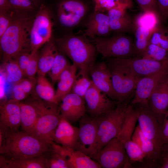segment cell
<instances>
[{
  "label": "cell",
  "instance_id": "cell-1",
  "mask_svg": "<svg viewBox=\"0 0 168 168\" xmlns=\"http://www.w3.org/2000/svg\"><path fill=\"white\" fill-rule=\"evenodd\" d=\"M33 19L25 15H16L9 26L0 37L4 61L16 59L24 53H31L30 33Z\"/></svg>",
  "mask_w": 168,
  "mask_h": 168
},
{
  "label": "cell",
  "instance_id": "cell-2",
  "mask_svg": "<svg viewBox=\"0 0 168 168\" xmlns=\"http://www.w3.org/2000/svg\"><path fill=\"white\" fill-rule=\"evenodd\" d=\"M49 146L28 133L9 129L0 153L10 159H27L41 156L49 150Z\"/></svg>",
  "mask_w": 168,
  "mask_h": 168
},
{
  "label": "cell",
  "instance_id": "cell-3",
  "mask_svg": "<svg viewBox=\"0 0 168 168\" xmlns=\"http://www.w3.org/2000/svg\"><path fill=\"white\" fill-rule=\"evenodd\" d=\"M55 42L59 51L68 56L78 68L89 74L95 63V46L84 36L71 34L56 39Z\"/></svg>",
  "mask_w": 168,
  "mask_h": 168
},
{
  "label": "cell",
  "instance_id": "cell-4",
  "mask_svg": "<svg viewBox=\"0 0 168 168\" xmlns=\"http://www.w3.org/2000/svg\"><path fill=\"white\" fill-rule=\"evenodd\" d=\"M132 96L124 101L118 102L114 109L97 117V147L96 152L92 157L109 141L117 136L123 126L127 114L128 107Z\"/></svg>",
  "mask_w": 168,
  "mask_h": 168
},
{
  "label": "cell",
  "instance_id": "cell-5",
  "mask_svg": "<svg viewBox=\"0 0 168 168\" xmlns=\"http://www.w3.org/2000/svg\"><path fill=\"white\" fill-rule=\"evenodd\" d=\"M114 90L118 102L124 101L134 95L141 78L117 61L115 58H106Z\"/></svg>",
  "mask_w": 168,
  "mask_h": 168
},
{
  "label": "cell",
  "instance_id": "cell-6",
  "mask_svg": "<svg viewBox=\"0 0 168 168\" xmlns=\"http://www.w3.org/2000/svg\"><path fill=\"white\" fill-rule=\"evenodd\" d=\"M94 39L96 51L105 58L127 59L135 57L134 42L131 37L120 34Z\"/></svg>",
  "mask_w": 168,
  "mask_h": 168
},
{
  "label": "cell",
  "instance_id": "cell-7",
  "mask_svg": "<svg viewBox=\"0 0 168 168\" xmlns=\"http://www.w3.org/2000/svg\"><path fill=\"white\" fill-rule=\"evenodd\" d=\"M58 104L48 102L32 128L27 133L49 146L52 144L61 116Z\"/></svg>",
  "mask_w": 168,
  "mask_h": 168
},
{
  "label": "cell",
  "instance_id": "cell-8",
  "mask_svg": "<svg viewBox=\"0 0 168 168\" xmlns=\"http://www.w3.org/2000/svg\"><path fill=\"white\" fill-rule=\"evenodd\" d=\"M49 9L42 4L33 21L30 33L31 53L34 54L52 38L53 23Z\"/></svg>",
  "mask_w": 168,
  "mask_h": 168
},
{
  "label": "cell",
  "instance_id": "cell-9",
  "mask_svg": "<svg viewBox=\"0 0 168 168\" xmlns=\"http://www.w3.org/2000/svg\"><path fill=\"white\" fill-rule=\"evenodd\" d=\"M101 168H126L128 156L124 145L117 137L107 143L91 158Z\"/></svg>",
  "mask_w": 168,
  "mask_h": 168
},
{
  "label": "cell",
  "instance_id": "cell-10",
  "mask_svg": "<svg viewBox=\"0 0 168 168\" xmlns=\"http://www.w3.org/2000/svg\"><path fill=\"white\" fill-rule=\"evenodd\" d=\"M137 105L138 125L144 135L152 142L161 156L163 147L161 137V125L148 104Z\"/></svg>",
  "mask_w": 168,
  "mask_h": 168
},
{
  "label": "cell",
  "instance_id": "cell-11",
  "mask_svg": "<svg viewBox=\"0 0 168 168\" xmlns=\"http://www.w3.org/2000/svg\"><path fill=\"white\" fill-rule=\"evenodd\" d=\"M97 131V117L85 114L80 119L76 150L91 158L96 149Z\"/></svg>",
  "mask_w": 168,
  "mask_h": 168
},
{
  "label": "cell",
  "instance_id": "cell-12",
  "mask_svg": "<svg viewBox=\"0 0 168 168\" xmlns=\"http://www.w3.org/2000/svg\"><path fill=\"white\" fill-rule=\"evenodd\" d=\"M86 111L90 115L97 117L114 109L118 102L101 91L93 83L84 97Z\"/></svg>",
  "mask_w": 168,
  "mask_h": 168
},
{
  "label": "cell",
  "instance_id": "cell-13",
  "mask_svg": "<svg viewBox=\"0 0 168 168\" xmlns=\"http://www.w3.org/2000/svg\"><path fill=\"white\" fill-rule=\"evenodd\" d=\"M87 11V6L81 0H64L58 7L59 22L65 27H74L79 23Z\"/></svg>",
  "mask_w": 168,
  "mask_h": 168
},
{
  "label": "cell",
  "instance_id": "cell-14",
  "mask_svg": "<svg viewBox=\"0 0 168 168\" xmlns=\"http://www.w3.org/2000/svg\"><path fill=\"white\" fill-rule=\"evenodd\" d=\"M115 58L119 63L140 78L157 72L168 66V57L161 61L137 57L127 59Z\"/></svg>",
  "mask_w": 168,
  "mask_h": 168
},
{
  "label": "cell",
  "instance_id": "cell-15",
  "mask_svg": "<svg viewBox=\"0 0 168 168\" xmlns=\"http://www.w3.org/2000/svg\"><path fill=\"white\" fill-rule=\"evenodd\" d=\"M168 77V66L152 74L141 78L138 81L131 104H148V99L157 85Z\"/></svg>",
  "mask_w": 168,
  "mask_h": 168
},
{
  "label": "cell",
  "instance_id": "cell-16",
  "mask_svg": "<svg viewBox=\"0 0 168 168\" xmlns=\"http://www.w3.org/2000/svg\"><path fill=\"white\" fill-rule=\"evenodd\" d=\"M50 149L62 157L70 168H101L99 164L83 153L72 148L57 144L54 142Z\"/></svg>",
  "mask_w": 168,
  "mask_h": 168
},
{
  "label": "cell",
  "instance_id": "cell-17",
  "mask_svg": "<svg viewBox=\"0 0 168 168\" xmlns=\"http://www.w3.org/2000/svg\"><path fill=\"white\" fill-rule=\"evenodd\" d=\"M59 106L61 117L70 123L75 122L85 114L86 109L84 98L71 92L61 100Z\"/></svg>",
  "mask_w": 168,
  "mask_h": 168
},
{
  "label": "cell",
  "instance_id": "cell-18",
  "mask_svg": "<svg viewBox=\"0 0 168 168\" xmlns=\"http://www.w3.org/2000/svg\"><path fill=\"white\" fill-rule=\"evenodd\" d=\"M89 75L98 88L111 99L117 101L110 73L105 62L95 63L90 69Z\"/></svg>",
  "mask_w": 168,
  "mask_h": 168
},
{
  "label": "cell",
  "instance_id": "cell-19",
  "mask_svg": "<svg viewBox=\"0 0 168 168\" xmlns=\"http://www.w3.org/2000/svg\"><path fill=\"white\" fill-rule=\"evenodd\" d=\"M148 105L161 124L168 109V77L155 88L148 99Z\"/></svg>",
  "mask_w": 168,
  "mask_h": 168
},
{
  "label": "cell",
  "instance_id": "cell-20",
  "mask_svg": "<svg viewBox=\"0 0 168 168\" xmlns=\"http://www.w3.org/2000/svg\"><path fill=\"white\" fill-rule=\"evenodd\" d=\"M48 102L36 98L28 101L20 102L22 131L28 132L32 128Z\"/></svg>",
  "mask_w": 168,
  "mask_h": 168
},
{
  "label": "cell",
  "instance_id": "cell-21",
  "mask_svg": "<svg viewBox=\"0 0 168 168\" xmlns=\"http://www.w3.org/2000/svg\"><path fill=\"white\" fill-rule=\"evenodd\" d=\"M127 4L122 3L108 11L111 31L130 32L134 31L133 22L126 12Z\"/></svg>",
  "mask_w": 168,
  "mask_h": 168
},
{
  "label": "cell",
  "instance_id": "cell-22",
  "mask_svg": "<svg viewBox=\"0 0 168 168\" xmlns=\"http://www.w3.org/2000/svg\"><path fill=\"white\" fill-rule=\"evenodd\" d=\"M79 128L61 117L55 130L53 141L58 144L76 150L78 139Z\"/></svg>",
  "mask_w": 168,
  "mask_h": 168
},
{
  "label": "cell",
  "instance_id": "cell-23",
  "mask_svg": "<svg viewBox=\"0 0 168 168\" xmlns=\"http://www.w3.org/2000/svg\"><path fill=\"white\" fill-rule=\"evenodd\" d=\"M20 103L12 99L0 106V123L13 131H18L21 126Z\"/></svg>",
  "mask_w": 168,
  "mask_h": 168
},
{
  "label": "cell",
  "instance_id": "cell-24",
  "mask_svg": "<svg viewBox=\"0 0 168 168\" xmlns=\"http://www.w3.org/2000/svg\"><path fill=\"white\" fill-rule=\"evenodd\" d=\"M132 139L143 153L147 163L146 168L155 167L161 156L152 142L144 135L138 125L135 128Z\"/></svg>",
  "mask_w": 168,
  "mask_h": 168
},
{
  "label": "cell",
  "instance_id": "cell-25",
  "mask_svg": "<svg viewBox=\"0 0 168 168\" xmlns=\"http://www.w3.org/2000/svg\"><path fill=\"white\" fill-rule=\"evenodd\" d=\"M86 27L84 36L94 39L105 36L111 31L108 16L102 12H94L89 17Z\"/></svg>",
  "mask_w": 168,
  "mask_h": 168
},
{
  "label": "cell",
  "instance_id": "cell-26",
  "mask_svg": "<svg viewBox=\"0 0 168 168\" xmlns=\"http://www.w3.org/2000/svg\"><path fill=\"white\" fill-rule=\"evenodd\" d=\"M78 68L75 65L71 64L60 75L55 91L56 104H58L66 95L71 92Z\"/></svg>",
  "mask_w": 168,
  "mask_h": 168
},
{
  "label": "cell",
  "instance_id": "cell-27",
  "mask_svg": "<svg viewBox=\"0 0 168 168\" xmlns=\"http://www.w3.org/2000/svg\"><path fill=\"white\" fill-rule=\"evenodd\" d=\"M58 52L55 40L52 38L46 42L40 51L37 73L45 76L50 71Z\"/></svg>",
  "mask_w": 168,
  "mask_h": 168
},
{
  "label": "cell",
  "instance_id": "cell-28",
  "mask_svg": "<svg viewBox=\"0 0 168 168\" xmlns=\"http://www.w3.org/2000/svg\"><path fill=\"white\" fill-rule=\"evenodd\" d=\"M44 154L36 157L10 159L0 156V168H47Z\"/></svg>",
  "mask_w": 168,
  "mask_h": 168
},
{
  "label": "cell",
  "instance_id": "cell-29",
  "mask_svg": "<svg viewBox=\"0 0 168 168\" xmlns=\"http://www.w3.org/2000/svg\"><path fill=\"white\" fill-rule=\"evenodd\" d=\"M155 30H150L140 26L134 25L135 57L142 58L149 44L152 34Z\"/></svg>",
  "mask_w": 168,
  "mask_h": 168
},
{
  "label": "cell",
  "instance_id": "cell-30",
  "mask_svg": "<svg viewBox=\"0 0 168 168\" xmlns=\"http://www.w3.org/2000/svg\"><path fill=\"white\" fill-rule=\"evenodd\" d=\"M35 87V92L39 99L47 102L56 103L55 92L45 76L38 75L36 79Z\"/></svg>",
  "mask_w": 168,
  "mask_h": 168
},
{
  "label": "cell",
  "instance_id": "cell-31",
  "mask_svg": "<svg viewBox=\"0 0 168 168\" xmlns=\"http://www.w3.org/2000/svg\"><path fill=\"white\" fill-rule=\"evenodd\" d=\"M92 83L88 73L79 69L76 75L71 92L84 98L87 91Z\"/></svg>",
  "mask_w": 168,
  "mask_h": 168
},
{
  "label": "cell",
  "instance_id": "cell-32",
  "mask_svg": "<svg viewBox=\"0 0 168 168\" xmlns=\"http://www.w3.org/2000/svg\"><path fill=\"white\" fill-rule=\"evenodd\" d=\"M162 22L160 17L156 14L151 12H143L137 16L133 24L153 30Z\"/></svg>",
  "mask_w": 168,
  "mask_h": 168
},
{
  "label": "cell",
  "instance_id": "cell-33",
  "mask_svg": "<svg viewBox=\"0 0 168 168\" xmlns=\"http://www.w3.org/2000/svg\"><path fill=\"white\" fill-rule=\"evenodd\" d=\"M71 64L65 55L58 52L48 73L53 82L58 81L62 72Z\"/></svg>",
  "mask_w": 168,
  "mask_h": 168
},
{
  "label": "cell",
  "instance_id": "cell-34",
  "mask_svg": "<svg viewBox=\"0 0 168 168\" xmlns=\"http://www.w3.org/2000/svg\"><path fill=\"white\" fill-rule=\"evenodd\" d=\"M4 65L6 78L8 82L15 83L25 76L16 59H12L4 61Z\"/></svg>",
  "mask_w": 168,
  "mask_h": 168
},
{
  "label": "cell",
  "instance_id": "cell-35",
  "mask_svg": "<svg viewBox=\"0 0 168 168\" xmlns=\"http://www.w3.org/2000/svg\"><path fill=\"white\" fill-rule=\"evenodd\" d=\"M161 24L153 32L149 43L157 45L168 51V29Z\"/></svg>",
  "mask_w": 168,
  "mask_h": 168
},
{
  "label": "cell",
  "instance_id": "cell-36",
  "mask_svg": "<svg viewBox=\"0 0 168 168\" xmlns=\"http://www.w3.org/2000/svg\"><path fill=\"white\" fill-rule=\"evenodd\" d=\"M168 57V51L161 47L150 43L142 58L157 61H163Z\"/></svg>",
  "mask_w": 168,
  "mask_h": 168
},
{
  "label": "cell",
  "instance_id": "cell-37",
  "mask_svg": "<svg viewBox=\"0 0 168 168\" xmlns=\"http://www.w3.org/2000/svg\"><path fill=\"white\" fill-rule=\"evenodd\" d=\"M44 155L47 168H70L62 157L50 149Z\"/></svg>",
  "mask_w": 168,
  "mask_h": 168
},
{
  "label": "cell",
  "instance_id": "cell-38",
  "mask_svg": "<svg viewBox=\"0 0 168 168\" xmlns=\"http://www.w3.org/2000/svg\"><path fill=\"white\" fill-rule=\"evenodd\" d=\"M94 12H102L108 11L119 4L125 3L123 0H93Z\"/></svg>",
  "mask_w": 168,
  "mask_h": 168
},
{
  "label": "cell",
  "instance_id": "cell-39",
  "mask_svg": "<svg viewBox=\"0 0 168 168\" xmlns=\"http://www.w3.org/2000/svg\"><path fill=\"white\" fill-rule=\"evenodd\" d=\"M39 53L38 50L34 54L31 53L32 56L25 73V75L28 78L33 81H36L35 76L38 71Z\"/></svg>",
  "mask_w": 168,
  "mask_h": 168
},
{
  "label": "cell",
  "instance_id": "cell-40",
  "mask_svg": "<svg viewBox=\"0 0 168 168\" xmlns=\"http://www.w3.org/2000/svg\"><path fill=\"white\" fill-rule=\"evenodd\" d=\"M16 15L11 11H0V37L9 26Z\"/></svg>",
  "mask_w": 168,
  "mask_h": 168
},
{
  "label": "cell",
  "instance_id": "cell-41",
  "mask_svg": "<svg viewBox=\"0 0 168 168\" xmlns=\"http://www.w3.org/2000/svg\"><path fill=\"white\" fill-rule=\"evenodd\" d=\"M136 1L143 12H152L160 16L157 0H136Z\"/></svg>",
  "mask_w": 168,
  "mask_h": 168
},
{
  "label": "cell",
  "instance_id": "cell-42",
  "mask_svg": "<svg viewBox=\"0 0 168 168\" xmlns=\"http://www.w3.org/2000/svg\"><path fill=\"white\" fill-rule=\"evenodd\" d=\"M12 9L16 11H30L34 9L33 1L31 0H9Z\"/></svg>",
  "mask_w": 168,
  "mask_h": 168
},
{
  "label": "cell",
  "instance_id": "cell-43",
  "mask_svg": "<svg viewBox=\"0 0 168 168\" xmlns=\"http://www.w3.org/2000/svg\"><path fill=\"white\" fill-rule=\"evenodd\" d=\"M31 56L32 54L30 53L25 52L19 55L16 59L19 66L22 71L25 75L26 69Z\"/></svg>",
  "mask_w": 168,
  "mask_h": 168
},
{
  "label": "cell",
  "instance_id": "cell-44",
  "mask_svg": "<svg viewBox=\"0 0 168 168\" xmlns=\"http://www.w3.org/2000/svg\"><path fill=\"white\" fill-rule=\"evenodd\" d=\"M161 137L163 146L168 143V109L164 115L161 125Z\"/></svg>",
  "mask_w": 168,
  "mask_h": 168
},
{
  "label": "cell",
  "instance_id": "cell-45",
  "mask_svg": "<svg viewBox=\"0 0 168 168\" xmlns=\"http://www.w3.org/2000/svg\"><path fill=\"white\" fill-rule=\"evenodd\" d=\"M35 81L29 78H22L17 82L22 90L28 95L30 94L35 87Z\"/></svg>",
  "mask_w": 168,
  "mask_h": 168
},
{
  "label": "cell",
  "instance_id": "cell-46",
  "mask_svg": "<svg viewBox=\"0 0 168 168\" xmlns=\"http://www.w3.org/2000/svg\"><path fill=\"white\" fill-rule=\"evenodd\" d=\"M159 12L162 22H166L168 19V0H157Z\"/></svg>",
  "mask_w": 168,
  "mask_h": 168
},
{
  "label": "cell",
  "instance_id": "cell-47",
  "mask_svg": "<svg viewBox=\"0 0 168 168\" xmlns=\"http://www.w3.org/2000/svg\"><path fill=\"white\" fill-rule=\"evenodd\" d=\"M12 92L13 99L19 101L25 99L28 96L24 92L17 82L15 83L12 88Z\"/></svg>",
  "mask_w": 168,
  "mask_h": 168
},
{
  "label": "cell",
  "instance_id": "cell-48",
  "mask_svg": "<svg viewBox=\"0 0 168 168\" xmlns=\"http://www.w3.org/2000/svg\"><path fill=\"white\" fill-rule=\"evenodd\" d=\"M12 9L9 0H0V11H8Z\"/></svg>",
  "mask_w": 168,
  "mask_h": 168
},
{
  "label": "cell",
  "instance_id": "cell-49",
  "mask_svg": "<svg viewBox=\"0 0 168 168\" xmlns=\"http://www.w3.org/2000/svg\"><path fill=\"white\" fill-rule=\"evenodd\" d=\"M157 161H159L160 164L159 168H168V156L164 155L159 158Z\"/></svg>",
  "mask_w": 168,
  "mask_h": 168
},
{
  "label": "cell",
  "instance_id": "cell-50",
  "mask_svg": "<svg viewBox=\"0 0 168 168\" xmlns=\"http://www.w3.org/2000/svg\"><path fill=\"white\" fill-rule=\"evenodd\" d=\"M164 155L165 156H168V149L166 153V154H165V155Z\"/></svg>",
  "mask_w": 168,
  "mask_h": 168
},
{
  "label": "cell",
  "instance_id": "cell-51",
  "mask_svg": "<svg viewBox=\"0 0 168 168\" xmlns=\"http://www.w3.org/2000/svg\"><path fill=\"white\" fill-rule=\"evenodd\" d=\"M32 0V1H33L34 2V1H36V0Z\"/></svg>",
  "mask_w": 168,
  "mask_h": 168
}]
</instances>
